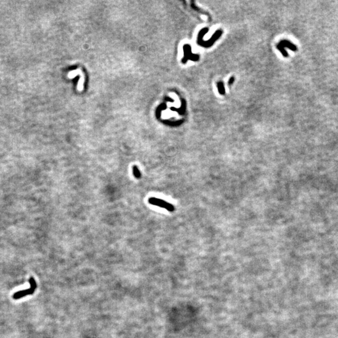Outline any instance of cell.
I'll list each match as a JSON object with an SVG mask.
<instances>
[{
  "instance_id": "obj_2",
  "label": "cell",
  "mask_w": 338,
  "mask_h": 338,
  "mask_svg": "<svg viewBox=\"0 0 338 338\" xmlns=\"http://www.w3.org/2000/svg\"><path fill=\"white\" fill-rule=\"evenodd\" d=\"M34 290L30 287L29 289H24V290H19V291H18V292H15L13 295V298L14 299H21V298H22L23 297L26 296L27 295L33 294L34 293Z\"/></svg>"
},
{
  "instance_id": "obj_1",
  "label": "cell",
  "mask_w": 338,
  "mask_h": 338,
  "mask_svg": "<svg viewBox=\"0 0 338 338\" xmlns=\"http://www.w3.org/2000/svg\"><path fill=\"white\" fill-rule=\"evenodd\" d=\"M148 202L152 205L160 207L161 208H166L168 211H173L174 208L172 204L164 201L163 200L156 198H150L148 199Z\"/></svg>"
},
{
  "instance_id": "obj_5",
  "label": "cell",
  "mask_w": 338,
  "mask_h": 338,
  "mask_svg": "<svg viewBox=\"0 0 338 338\" xmlns=\"http://www.w3.org/2000/svg\"><path fill=\"white\" fill-rule=\"evenodd\" d=\"M202 18L203 19H206V17H205V16H202Z\"/></svg>"
},
{
  "instance_id": "obj_3",
  "label": "cell",
  "mask_w": 338,
  "mask_h": 338,
  "mask_svg": "<svg viewBox=\"0 0 338 338\" xmlns=\"http://www.w3.org/2000/svg\"><path fill=\"white\" fill-rule=\"evenodd\" d=\"M133 173L134 176L136 178H139L141 177V173H140V172L139 171L138 167L136 165H134L133 166Z\"/></svg>"
},
{
  "instance_id": "obj_4",
  "label": "cell",
  "mask_w": 338,
  "mask_h": 338,
  "mask_svg": "<svg viewBox=\"0 0 338 338\" xmlns=\"http://www.w3.org/2000/svg\"><path fill=\"white\" fill-rule=\"evenodd\" d=\"M29 282L30 284V285H31V288L34 289L35 290V289H36V281L34 280V279L33 277H31L29 279Z\"/></svg>"
}]
</instances>
